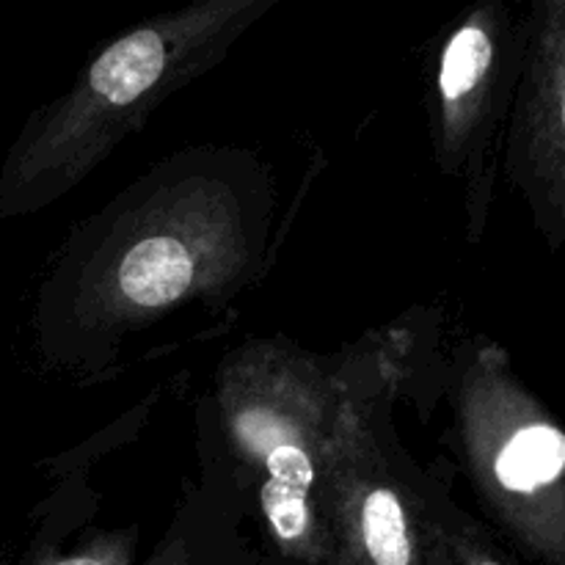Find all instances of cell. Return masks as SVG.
<instances>
[{"mask_svg":"<svg viewBox=\"0 0 565 565\" xmlns=\"http://www.w3.org/2000/svg\"><path fill=\"white\" fill-rule=\"evenodd\" d=\"M530 14L505 3H478L461 17L436 64L434 147L441 169L467 185L475 235L483 230L494 191V158L502 125L527 53Z\"/></svg>","mask_w":565,"mask_h":565,"instance_id":"5","label":"cell"},{"mask_svg":"<svg viewBox=\"0 0 565 565\" xmlns=\"http://www.w3.org/2000/svg\"><path fill=\"white\" fill-rule=\"evenodd\" d=\"M270 0H204L169 11L94 55L72 88L28 119L0 171V215L55 202L154 108L202 75Z\"/></svg>","mask_w":565,"mask_h":565,"instance_id":"1","label":"cell"},{"mask_svg":"<svg viewBox=\"0 0 565 565\" xmlns=\"http://www.w3.org/2000/svg\"><path fill=\"white\" fill-rule=\"evenodd\" d=\"M425 565H511L497 550L491 535L458 511L447 497L436 494L430 483V524H428V557Z\"/></svg>","mask_w":565,"mask_h":565,"instance_id":"8","label":"cell"},{"mask_svg":"<svg viewBox=\"0 0 565 565\" xmlns=\"http://www.w3.org/2000/svg\"><path fill=\"white\" fill-rule=\"evenodd\" d=\"M340 397V386L285 342L241 348L218 379L221 419L252 469L270 539L307 565L331 563L323 489Z\"/></svg>","mask_w":565,"mask_h":565,"instance_id":"2","label":"cell"},{"mask_svg":"<svg viewBox=\"0 0 565 565\" xmlns=\"http://www.w3.org/2000/svg\"><path fill=\"white\" fill-rule=\"evenodd\" d=\"M42 565H138L132 561V546L127 544V539L121 535H103L94 544H88L86 550L75 552V555L53 557V561ZM147 565H188L185 552L180 546H171V550H160Z\"/></svg>","mask_w":565,"mask_h":565,"instance_id":"9","label":"cell"},{"mask_svg":"<svg viewBox=\"0 0 565 565\" xmlns=\"http://www.w3.org/2000/svg\"><path fill=\"white\" fill-rule=\"evenodd\" d=\"M323 513L329 565H425L430 483L403 472L348 392L331 430Z\"/></svg>","mask_w":565,"mask_h":565,"instance_id":"6","label":"cell"},{"mask_svg":"<svg viewBox=\"0 0 565 565\" xmlns=\"http://www.w3.org/2000/svg\"><path fill=\"white\" fill-rule=\"evenodd\" d=\"M458 450L489 516L541 565H565V428L511 356L475 342L456 381Z\"/></svg>","mask_w":565,"mask_h":565,"instance_id":"3","label":"cell"},{"mask_svg":"<svg viewBox=\"0 0 565 565\" xmlns=\"http://www.w3.org/2000/svg\"><path fill=\"white\" fill-rule=\"evenodd\" d=\"M505 163L552 246H565V0L530 9L522 77L508 119Z\"/></svg>","mask_w":565,"mask_h":565,"instance_id":"7","label":"cell"},{"mask_svg":"<svg viewBox=\"0 0 565 565\" xmlns=\"http://www.w3.org/2000/svg\"><path fill=\"white\" fill-rule=\"evenodd\" d=\"M246 232L224 191L191 193L147 210L86 281L83 309L103 323L147 318L237 274Z\"/></svg>","mask_w":565,"mask_h":565,"instance_id":"4","label":"cell"}]
</instances>
